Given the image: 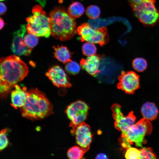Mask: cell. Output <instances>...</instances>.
<instances>
[{"instance_id":"1","label":"cell","mask_w":159,"mask_h":159,"mask_svg":"<svg viewBox=\"0 0 159 159\" xmlns=\"http://www.w3.org/2000/svg\"><path fill=\"white\" fill-rule=\"evenodd\" d=\"M0 68V97L3 99L27 76L29 69L26 64L15 55L1 58Z\"/></svg>"},{"instance_id":"2","label":"cell","mask_w":159,"mask_h":159,"mask_svg":"<svg viewBox=\"0 0 159 159\" xmlns=\"http://www.w3.org/2000/svg\"><path fill=\"white\" fill-rule=\"evenodd\" d=\"M27 96L21 107L22 116L32 120H40L52 114V105L45 95L37 88L26 91Z\"/></svg>"},{"instance_id":"3","label":"cell","mask_w":159,"mask_h":159,"mask_svg":"<svg viewBox=\"0 0 159 159\" xmlns=\"http://www.w3.org/2000/svg\"><path fill=\"white\" fill-rule=\"evenodd\" d=\"M49 17L51 35L56 39L67 41L76 34V21L64 8L55 7L50 13Z\"/></svg>"},{"instance_id":"4","label":"cell","mask_w":159,"mask_h":159,"mask_svg":"<svg viewBox=\"0 0 159 159\" xmlns=\"http://www.w3.org/2000/svg\"><path fill=\"white\" fill-rule=\"evenodd\" d=\"M32 13V15L26 19L28 33L38 37H49L51 34L50 20L42 6L39 5L35 6Z\"/></svg>"},{"instance_id":"5","label":"cell","mask_w":159,"mask_h":159,"mask_svg":"<svg viewBox=\"0 0 159 159\" xmlns=\"http://www.w3.org/2000/svg\"><path fill=\"white\" fill-rule=\"evenodd\" d=\"M153 127L149 120L143 117L130 127L125 135L119 140L122 146L125 148L131 147L134 143L136 146L141 147L146 140V135L152 132Z\"/></svg>"},{"instance_id":"6","label":"cell","mask_w":159,"mask_h":159,"mask_svg":"<svg viewBox=\"0 0 159 159\" xmlns=\"http://www.w3.org/2000/svg\"><path fill=\"white\" fill-rule=\"evenodd\" d=\"M77 30L82 42L86 41L102 46L109 42V37L105 27L94 29L88 23H85L78 26Z\"/></svg>"},{"instance_id":"7","label":"cell","mask_w":159,"mask_h":159,"mask_svg":"<svg viewBox=\"0 0 159 159\" xmlns=\"http://www.w3.org/2000/svg\"><path fill=\"white\" fill-rule=\"evenodd\" d=\"M131 5L135 16L143 24L153 25L159 20V12L154 3L144 1Z\"/></svg>"},{"instance_id":"8","label":"cell","mask_w":159,"mask_h":159,"mask_svg":"<svg viewBox=\"0 0 159 159\" xmlns=\"http://www.w3.org/2000/svg\"><path fill=\"white\" fill-rule=\"evenodd\" d=\"M121 108L120 106L117 104H114L111 107L113 117L115 120V127L121 132L120 138H122L125 135L130 127L134 124L136 118L133 111L129 112L127 116H124Z\"/></svg>"},{"instance_id":"9","label":"cell","mask_w":159,"mask_h":159,"mask_svg":"<svg viewBox=\"0 0 159 159\" xmlns=\"http://www.w3.org/2000/svg\"><path fill=\"white\" fill-rule=\"evenodd\" d=\"M89 107L85 102L78 100L68 106L66 113L71 121L69 126L73 128L86 119Z\"/></svg>"},{"instance_id":"10","label":"cell","mask_w":159,"mask_h":159,"mask_svg":"<svg viewBox=\"0 0 159 159\" xmlns=\"http://www.w3.org/2000/svg\"><path fill=\"white\" fill-rule=\"evenodd\" d=\"M118 80L117 88L126 94H134L140 88L139 76L133 71H122L118 77Z\"/></svg>"},{"instance_id":"11","label":"cell","mask_w":159,"mask_h":159,"mask_svg":"<svg viewBox=\"0 0 159 159\" xmlns=\"http://www.w3.org/2000/svg\"><path fill=\"white\" fill-rule=\"evenodd\" d=\"M26 31V25L22 24L13 33L11 49L16 55L29 56L31 52L32 49L28 47L24 41V37Z\"/></svg>"},{"instance_id":"12","label":"cell","mask_w":159,"mask_h":159,"mask_svg":"<svg viewBox=\"0 0 159 159\" xmlns=\"http://www.w3.org/2000/svg\"><path fill=\"white\" fill-rule=\"evenodd\" d=\"M72 129L77 143L85 153L89 149L92 140L90 126L83 122Z\"/></svg>"},{"instance_id":"13","label":"cell","mask_w":159,"mask_h":159,"mask_svg":"<svg viewBox=\"0 0 159 159\" xmlns=\"http://www.w3.org/2000/svg\"><path fill=\"white\" fill-rule=\"evenodd\" d=\"M46 74L53 85L58 87L69 88L72 86L68 76L64 70L58 65L52 67Z\"/></svg>"},{"instance_id":"14","label":"cell","mask_w":159,"mask_h":159,"mask_svg":"<svg viewBox=\"0 0 159 159\" xmlns=\"http://www.w3.org/2000/svg\"><path fill=\"white\" fill-rule=\"evenodd\" d=\"M101 57L95 54L88 56L86 58L82 59L80 61V66L91 75H96L100 73V66Z\"/></svg>"},{"instance_id":"15","label":"cell","mask_w":159,"mask_h":159,"mask_svg":"<svg viewBox=\"0 0 159 159\" xmlns=\"http://www.w3.org/2000/svg\"><path fill=\"white\" fill-rule=\"evenodd\" d=\"M14 90L11 92V106L15 109L22 107L27 97L26 88L23 87L21 88L18 85L14 86Z\"/></svg>"},{"instance_id":"16","label":"cell","mask_w":159,"mask_h":159,"mask_svg":"<svg viewBox=\"0 0 159 159\" xmlns=\"http://www.w3.org/2000/svg\"><path fill=\"white\" fill-rule=\"evenodd\" d=\"M158 112L155 105L151 102L145 103L141 109V113L143 117L150 121L155 120L157 117Z\"/></svg>"},{"instance_id":"17","label":"cell","mask_w":159,"mask_h":159,"mask_svg":"<svg viewBox=\"0 0 159 159\" xmlns=\"http://www.w3.org/2000/svg\"><path fill=\"white\" fill-rule=\"evenodd\" d=\"M54 57L63 63H67L72 61L71 59V53L67 47L63 46H54Z\"/></svg>"},{"instance_id":"18","label":"cell","mask_w":159,"mask_h":159,"mask_svg":"<svg viewBox=\"0 0 159 159\" xmlns=\"http://www.w3.org/2000/svg\"><path fill=\"white\" fill-rule=\"evenodd\" d=\"M67 11L69 14L74 18L79 17L84 13L85 9L83 5L80 2H73L69 7Z\"/></svg>"},{"instance_id":"19","label":"cell","mask_w":159,"mask_h":159,"mask_svg":"<svg viewBox=\"0 0 159 159\" xmlns=\"http://www.w3.org/2000/svg\"><path fill=\"white\" fill-rule=\"evenodd\" d=\"M85 153L81 147L74 146L69 149L67 155L69 158L71 159H80L82 158Z\"/></svg>"},{"instance_id":"20","label":"cell","mask_w":159,"mask_h":159,"mask_svg":"<svg viewBox=\"0 0 159 159\" xmlns=\"http://www.w3.org/2000/svg\"><path fill=\"white\" fill-rule=\"evenodd\" d=\"M132 66L135 70L141 72L144 71L147 67L146 60L143 58L138 57L135 59L132 62Z\"/></svg>"},{"instance_id":"21","label":"cell","mask_w":159,"mask_h":159,"mask_svg":"<svg viewBox=\"0 0 159 159\" xmlns=\"http://www.w3.org/2000/svg\"><path fill=\"white\" fill-rule=\"evenodd\" d=\"M82 50L83 54L88 57L95 54L97 52V48L94 44L88 42L83 45Z\"/></svg>"},{"instance_id":"22","label":"cell","mask_w":159,"mask_h":159,"mask_svg":"<svg viewBox=\"0 0 159 159\" xmlns=\"http://www.w3.org/2000/svg\"><path fill=\"white\" fill-rule=\"evenodd\" d=\"M65 69L66 72L68 74L75 75L80 72V67L77 62L72 61L66 63Z\"/></svg>"},{"instance_id":"23","label":"cell","mask_w":159,"mask_h":159,"mask_svg":"<svg viewBox=\"0 0 159 159\" xmlns=\"http://www.w3.org/2000/svg\"><path fill=\"white\" fill-rule=\"evenodd\" d=\"M85 13L89 18L94 19L99 17L100 14V11L97 6L92 5L87 8L85 11Z\"/></svg>"},{"instance_id":"24","label":"cell","mask_w":159,"mask_h":159,"mask_svg":"<svg viewBox=\"0 0 159 159\" xmlns=\"http://www.w3.org/2000/svg\"><path fill=\"white\" fill-rule=\"evenodd\" d=\"M24 41L27 47L32 49L38 44V37L32 34L29 33L24 37Z\"/></svg>"},{"instance_id":"25","label":"cell","mask_w":159,"mask_h":159,"mask_svg":"<svg viewBox=\"0 0 159 159\" xmlns=\"http://www.w3.org/2000/svg\"><path fill=\"white\" fill-rule=\"evenodd\" d=\"M140 150L131 147L127 149L125 157L127 159H140Z\"/></svg>"},{"instance_id":"26","label":"cell","mask_w":159,"mask_h":159,"mask_svg":"<svg viewBox=\"0 0 159 159\" xmlns=\"http://www.w3.org/2000/svg\"><path fill=\"white\" fill-rule=\"evenodd\" d=\"M140 150V159H154L157 158L150 148H142Z\"/></svg>"},{"instance_id":"27","label":"cell","mask_w":159,"mask_h":159,"mask_svg":"<svg viewBox=\"0 0 159 159\" xmlns=\"http://www.w3.org/2000/svg\"><path fill=\"white\" fill-rule=\"evenodd\" d=\"M7 129H4L1 130L0 134V151L6 148L8 144V140L6 135Z\"/></svg>"},{"instance_id":"28","label":"cell","mask_w":159,"mask_h":159,"mask_svg":"<svg viewBox=\"0 0 159 159\" xmlns=\"http://www.w3.org/2000/svg\"><path fill=\"white\" fill-rule=\"evenodd\" d=\"M0 4V15L4 14L7 11V7L6 5L3 2H1Z\"/></svg>"},{"instance_id":"29","label":"cell","mask_w":159,"mask_h":159,"mask_svg":"<svg viewBox=\"0 0 159 159\" xmlns=\"http://www.w3.org/2000/svg\"><path fill=\"white\" fill-rule=\"evenodd\" d=\"M131 4L140 3L144 1H149L155 3V0H129Z\"/></svg>"},{"instance_id":"30","label":"cell","mask_w":159,"mask_h":159,"mask_svg":"<svg viewBox=\"0 0 159 159\" xmlns=\"http://www.w3.org/2000/svg\"><path fill=\"white\" fill-rule=\"evenodd\" d=\"M96 159H107V158L106 155L103 153H100L98 154L96 158Z\"/></svg>"},{"instance_id":"31","label":"cell","mask_w":159,"mask_h":159,"mask_svg":"<svg viewBox=\"0 0 159 159\" xmlns=\"http://www.w3.org/2000/svg\"><path fill=\"white\" fill-rule=\"evenodd\" d=\"M0 30H1L4 27L5 25L4 21L1 17H0Z\"/></svg>"},{"instance_id":"32","label":"cell","mask_w":159,"mask_h":159,"mask_svg":"<svg viewBox=\"0 0 159 159\" xmlns=\"http://www.w3.org/2000/svg\"><path fill=\"white\" fill-rule=\"evenodd\" d=\"M3 0H0L1 1H3Z\"/></svg>"}]
</instances>
